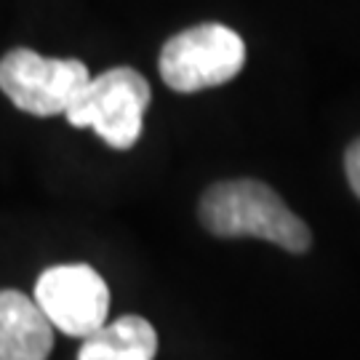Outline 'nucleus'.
<instances>
[{"instance_id": "obj_1", "label": "nucleus", "mask_w": 360, "mask_h": 360, "mask_svg": "<svg viewBox=\"0 0 360 360\" xmlns=\"http://www.w3.org/2000/svg\"><path fill=\"white\" fill-rule=\"evenodd\" d=\"M200 221L217 238H262L302 254L312 243L309 227L272 187L257 179L217 181L200 198Z\"/></svg>"}, {"instance_id": "obj_2", "label": "nucleus", "mask_w": 360, "mask_h": 360, "mask_svg": "<svg viewBox=\"0 0 360 360\" xmlns=\"http://www.w3.org/2000/svg\"><path fill=\"white\" fill-rule=\"evenodd\" d=\"M147 104L150 83L131 67H112L91 77L67 110V120L75 129H94L115 150H129L142 136Z\"/></svg>"}, {"instance_id": "obj_3", "label": "nucleus", "mask_w": 360, "mask_h": 360, "mask_svg": "<svg viewBox=\"0 0 360 360\" xmlns=\"http://www.w3.org/2000/svg\"><path fill=\"white\" fill-rule=\"evenodd\" d=\"M245 65L243 38L224 25L190 27L176 32L160 51V77L179 94L214 89L238 75Z\"/></svg>"}, {"instance_id": "obj_4", "label": "nucleus", "mask_w": 360, "mask_h": 360, "mask_svg": "<svg viewBox=\"0 0 360 360\" xmlns=\"http://www.w3.org/2000/svg\"><path fill=\"white\" fill-rule=\"evenodd\" d=\"M89 80V67L77 59H46L30 49H13L0 59V91L38 117L67 115Z\"/></svg>"}, {"instance_id": "obj_5", "label": "nucleus", "mask_w": 360, "mask_h": 360, "mask_svg": "<svg viewBox=\"0 0 360 360\" xmlns=\"http://www.w3.org/2000/svg\"><path fill=\"white\" fill-rule=\"evenodd\" d=\"M35 304L62 334L89 339L104 328L110 291L102 275L89 264H59L40 272Z\"/></svg>"}, {"instance_id": "obj_6", "label": "nucleus", "mask_w": 360, "mask_h": 360, "mask_svg": "<svg viewBox=\"0 0 360 360\" xmlns=\"http://www.w3.org/2000/svg\"><path fill=\"white\" fill-rule=\"evenodd\" d=\"M53 326L22 291H0V360H49Z\"/></svg>"}, {"instance_id": "obj_7", "label": "nucleus", "mask_w": 360, "mask_h": 360, "mask_svg": "<svg viewBox=\"0 0 360 360\" xmlns=\"http://www.w3.org/2000/svg\"><path fill=\"white\" fill-rule=\"evenodd\" d=\"M158 334L139 315H123L102 331L83 339L77 360H153Z\"/></svg>"}, {"instance_id": "obj_8", "label": "nucleus", "mask_w": 360, "mask_h": 360, "mask_svg": "<svg viewBox=\"0 0 360 360\" xmlns=\"http://www.w3.org/2000/svg\"><path fill=\"white\" fill-rule=\"evenodd\" d=\"M345 171H347V181L352 193L360 198V139H355L345 153Z\"/></svg>"}]
</instances>
